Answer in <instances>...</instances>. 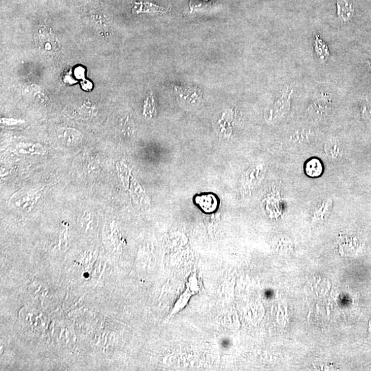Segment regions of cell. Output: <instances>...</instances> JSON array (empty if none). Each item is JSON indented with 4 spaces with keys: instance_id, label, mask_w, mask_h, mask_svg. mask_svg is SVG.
Here are the masks:
<instances>
[{
    "instance_id": "1",
    "label": "cell",
    "mask_w": 371,
    "mask_h": 371,
    "mask_svg": "<svg viewBox=\"0 0 371 371\" xmlns=\"http://www.w3.org/2000/svg\"><path fill=\"white\" fill-rule=\"evenodd\" d=\"M337 13L342 22H347L352 18L355 13L351 0H338Z\"/></svg>"
},
{
    "instance_id": "2",
    "label": "cell",
    "mask_w": 371,
    "mask_h": 371,
    "mask_svg": "<svg viewBox=\"0 0 371 371\" xmlns=\"http://www.w3.org/2000/svg\"><path fill=\"white\" fill-rule=\"evenodd\" d=\"M39 43L41 47L46 51H53L56 47V42L51 35L46 32H42L39 37Z\"/></svg>"
},
{
    "instance_id": "3",
    "label": "cell",
    "mask_w": 371,
    "mask_h": 371,
    "mask_svg": "<svg viewBox=\"0 0 371 371\" xmlns=\"http://www.w3.org/2000/svg\"><path fill=\"white\" fill-rule=\"evenodd\" d=\"M306 170L309 176L314 178L320 176L322 172L321 163L317 159H312L307 163Z\"/></svg>"
},
{
    "instance_id": "4",
    "label": "cell",
    "mask_w": 371,
    "mask_h": 371,
    "mask_svg": "<svg viewBox=\"0 0 371 371\" xmlns=\"http://www.w3.org/2000/svg\"><path fill=\"white\" fill-rule=\"evenodd\" d=\"M215 202L216 201L215 198L212 197V196H202V197L200 198L199 205L206 212L210 213L216 209L217 204Z\"/></svg>"
},
{
    "instance_id": "5",
    "label": "cell",
    "mask_w": 371,
    "mask_h": 371,
    "mask_svg": "<svg viewBox=\"0 0 371 371\" xmlns=\"http://www.w3.org/2000/svg\"><path fill=\"white\" fill-rule=\"evenodd\" d=\"M368 65H369V68H370V69L371 71V61L368 62Z\"/></svg>"
},
{
    "instance_id": "6",
    "label": "cell",
    "mask_w": 371,
    "mask_h": 371,
    "mask_svg": "<svg viewBox=\"0 0 371 371\" xmlns=\"http://www.w3.org/2000/svg\"><path fill=\"white\" fill-rule=\"evenodd\" d=\"M83 1H87V0H83Z\"/></svg>"
}]
</instances>
